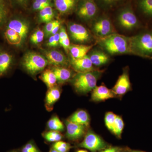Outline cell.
Masks as SVG:
<instances>
[{
    "label": "cell",
    "instance_id": "obj_1",
    "mask_svg": "<svg viewBox=\"0 0 152 152\" xmlns=\"http://www.w3.org/2000/svg\"><path fill=\"white\" fill-rule=\"evenodd\" d=\"M98 44L110 55L132 54L130 38L122 35L113 34L99 38Z\"/></svg>",
    "mask_w": 152,
    "mask_h": 152
},
{
    "label": "cell",
    "instance_id": "obj_2",
    "mask_svg": "<svg viewBox=\"0 0 152 152\" xmlns=\"http://www.w3.org/2000/svg\"><path fill=\"white\" fill-rule=\"evenodd\" d=\"M130 38L132 54L152 59V32H145Z\"/></svg>",
    "mask_w": 152,
    "mask_h": 152
},
{
    "label": "cell",
    "instance_id": "obj_3",
    "mask_svg": "<svg viewBox=\"0 0 152 152\" xmlns=\"http://www.w3.org/2000/svg\"><path fill=\"white\" fill-rule=\"evenodd\" d=\"M102 72L94 70L84 73H78L72 80V85L76 91L87 94L96 86L97 82Z\"/></svg>",
    "mask_w": 152,
    "mask_h": 152
},
{
    "label": "cell",
    "instance_id": "obj_4",
    "mask_svg": "<svg viewBox=\"0 0 152 152\" xmlns=\"http://www.w3.org/2000/svg\"><path fill=\"white\" fill-rule=\"evenodd\" d=\"M22 64L28 72L35 75L44 70L48 62L47 59L41 55L35 52H29L24 56Z\"/></svg>",
    "mask_w": 152,
    "mask_h": 152
},
{
    "label": "cell",
    "instance_id": "obj_5",
    "mask_svg": "<svg viewBox=\"0 0 152 152\" xmlns=\"http://www.w3.org/2000/svg\"><path fill=\"white\" fill-rule=\"evenodd\" d=\"M98 11L99 7L94 0H79L76 8L77 15L86 21L94 19Z\"/></svg>",
    "mask_w": 152,
    "mask_h": 152
},
{
    "label": "cell",
    "instance_id": "obj_6",
    "mask_svg": "<svg viewBox=\"0 0 152 152\" xmlns=\"http://www.w3.org/2000/svg\"><path fill=\"white\" fill-rule=\"evenodd\" d=\"M117 20L123 28L132 30L139 26L138 19L132 9L126 6L121 9L117 17Z\"/></svg>",
    "mask_w": 152,
    "mask_h": 152
},
{
    "label": "cell",
    "instance_id": "obj_7",
    "mask_svg": "<svg viewBox=\"0 0 152 152\" xmlns=\"http://www.w3.org/2000/svg\"><path fill=\"white\" fill-rule=\"evenodd\" d=\"M93 32L99 38L115 34V30L110 19L103 16L96 19L92 26Z\"/></svg>",
    "mask_w": 152,
    "mask_h": 152
},
{
    "label": "cell",
    "instance_id": "obj_8",
    "mask_svg": "<svg viewBox=\"0 0 152 152\" xmlns=\"http://www.w3.org/2000/svg\"><path fill=\"white\" fill-rule=\"evenodd\" d=\"M107 146L103 140L91 132L87 133L83 141L79 145V147L94 152L105 149Z\"/></svg>",
    "mask_w": 152,
    "mask_h": 152
},
{
    "label": "cell",
    "instance_id": "obj_9",
    "mask_svg": "<svg viewBox=\"0 0 152 152\" xmlns=\"http://www.w3.org/2000/svg\"><path fill=\"white\" fill-rule=\"evenodd\" d=\"M69 30L71 37L75 42L84 43L89 42L92 36L83 25L73 23L69 25Z\"/></svg>",
    "mask_w": 152,
    "mask_h": 152
},
{
    "label": "cell",
    "instance_id": "obj_10",
    "mask_svg": "<svg viewBox=\"0 0 152 152\" xmlns=\"http://www.w3.org/2000/svg\"><path fill=\"white\" fill-rule=\"evenodd\" d=\"M67 138L72 141H77L83 137L86 133V127L70 121L67 120L65 121Z\"/></svg>",
    "mask_w": 152,
    "mask_h": 152
},
{
    "label": "cell",
    "instance_id": "obj_11",
    "mask_svg": "<svg viewBox=\"0 0 152 152\" xmlns=\"http://www.w3.org/2000/svg\"><path fill=\"white\" fill-rule=\"evenodd\" d=\"M131 85L129 73L125 70L119 77L112 90L115 95L122 96L129 91L131 88Z\"/></svg>",
    "mask_w": 152,
    "mask_h": 152
},
{
    "label": "cell",
    "instance_id": "obj_12",
    "mask_svg": "<svg viewBox=\"0 0 152 152\" xmlns=\"http://www.w3.org/2000/svg\"><path fill=\"white\" fill-rule=\"evenodd\" d=\"M45 56L48 64L54 66L66 67L69 64L66 57L59 51H49L45 53Z\"/></svg>",
    "mask_w": 152,
    "mask_h": 152
},
{
    "label": "cell",
    "instance_id": "obj_13",
    "mask_svg": "<svg viewBox=\"0 0 152 152\" xmlns=\"http://www.w3.org/2000/svg\"><path fill=\"white\" fill-rule=\"evenodd\" d=\"M71 64L78 73H84L94 70L92 63L88 55L80 58H71Z\"/></svg>",
    "mask_w": 152,
    "mask_h": 152
},
{
    "label": "cell",
    "instance_id": "obj_14",
    "mask_svg": "<svg viewBox=\"0 0 152 152\" xmlns=\"http://www.w3.org/2000/svg\"><path fill=\"white\" fill-rule=\"evenodd\" d=\"M115 95L112 90L109 89L104 85H101L96 86L93 90L91 99L95 102H102L114 98Z\"/></svg>",
    "mask_w": 152,
    "mask_h": 152
},
{
    "label": "cell",
    "instance_id": "obj_15",
    "mask_svg": "<svg viewBox=\"0 0 152 152\" xmlns=\"http://www.w3.org/2000/svg\"><path fill=\"white\" fill-rule=\"evenodd\" d=\"M61 93V89L57 86L48 89L45 99V106L48 111L53 110L55 104L59 99Z\"/></svg>",
    "mask_w": 152,
    "mask_h": 152
},
{
    "label": "cell",
    "instance_id": "obj_16",
    "mask_svg": "<svg viewBox=\"0 0 152 152\" xmlns=\"http://www.w3.org/2000/svg\"><path fill=\"white\" fill-rule=\"evenodd\" d=\"M58 11L61 14H67L76 9L79 0H54Z\"/></svg>",
    "mask_w": 152,
    "mask_h": 152
},
{
    "label": "cell",
    "instance_id": "obj_17",
    "mask_svg": "<svg viewBox=\"0 0 152 152\" xmlns=\"http://www.w3.org/2000/svg\"><path fill=\"white\" fill-rule=\"evenodd\" d=\"M8 28L16 32L22 40L25 39L27 35L29 30L27 24L18 19H14L11 20L9 23Z\"/></svg>",
    "mask_w": 152,
    "mask_h": 152
},
{
    "label": "cell",
    "instance_id": "obj_18",
    "mask_svg": "<svg viewBox=\"0 0 152 152\" xmlns=\"http://www.w3.org/2000/svg\"><path fill=\"white\" fill-rule=\"evenodd\" d=\"M93 47V45H72L69 48V52L72 58H80L87 56Z\"/></svg>",
    "mask_w": 152,
    "mask_h": 152
},
{
    "label": "cell",
    "instance_id": "obj_19",
    "mask_svg": "<svg viewBox=\"0 0 152 152\" xmlns=\"http://www.w3.org/2000/svg\"><path fill=\"white\" fill-rule=\"evenodd\" d=\"M88 56L93 65L96 66L104 65L110 61L109 56L104 52L100 50H94Z\"/></svg>",
    "mask_w": 152,
    "mask_h": 152
},
{
    "label": "cell",
    "instance_id": "obj_20",
    "mask_svg": "<svg viewBox=\"0 0 152 152\" xmlns=\"http://www.w3.org/2000/svg\"><path fill=\"white\" fill-rule=\"evenodd\" d=\"M51 69L54 73L57 82L60 83L68 81L72 77V71L66 67L54 66Z\"/></svg>",
    "mask_w": 152,
    "mask_h": 152
},
{
    "label": "cell",
    "instance_id": "obj_21",
    "mask_svg": "<svg viewBox=\"0 0 152 152\" xmlns=\"http://www.w3.org/2000/svg\"><path fill=\"white\" fill-rule=\"evenodd\" d=\"M67 120L72 122L86 127L89 126V116L87 112L84 110H80L75 112Z\"/></svg>",
    "mask_w": 152,
    "mask_h": 152
},
{
    "label": "cell",
    "instance_id": "obj_22",
    "mask_svg": "<svg viewBox=\"0 0 152 152\" xmlns=\"http://www.w3.org/2000/svg\"><path fill=\"white\" fill-rule=\"evenodd\" d=\"M40 78L49 88L56 86L57 80L54 73L50 69H46L41 75Z\"/></svg>",
    "mask_w": 152,
    "mask_h": 152
},
{
    "label": "cell",
    "instance_id": "obj_23",
    "mask_svg": "<svg viewBox=\"0 0 152 152\" xmlns=\"http://www.w3.org/2000/svg\"><path fill=\"white\" fill-rule=\"evenodd\" d=\"M47 127L49 131L62 132L64 130V124L60 119L58 115L53 116L47 123Z\"/></svg>",
    "mask_w": 152,
    "mask_h": 152
},
{
    "label": "cell",
    "instance_id": "obj_24",
    "mask_svg": "<svg viewBox=\"0 0 152 152\" xmlns=\"http://www.w3.org/2000/svg\"><path fill=\"white\" fill-rule=\"evenodd\" d=\"M12 61V57L7 53H0V76L5 73L10 68Z\"/></svg>",
    "mask_w": 152,
    "mask_h": 152
},
{
    "label": "cell",
    "instance_id": "obj_25",
    "mask_svg": "<svg viewBox=\"0 0 152 152\" xmlns=\"http://www.w3.org/2000/svg\"><path fill=\"white\" fill-rule=\"evenodd\" d=\"M98 7L109 10L115 8L124 1V0H94Z\"/></svg>",
    "mask_w": 152,
    "mask_h": 152
},
{
    "label": "cell",
    "instance_id": "obj_26",
    "mask_svg": "<svg viewBox=\"0 0 152 152\" xmlns=\"http://www.w3.org/2000/svg\"><path fill=\"white\" fill-rule=\"evenodd\" d=\"M137 5L142 13L152 18V0H137Z\"/></svg>",
    "mask_w": 152,
    "mask_h": 152
},
{
    "label": "cell",
    "instance_id": "obj_27",
    "mask_svg": "<svg viewBox=\"0 0 152 152\" xmlns=\"http://www.w3.org/2000/svg\"><path fill=\"white\" fill-rule=\"evenodd\" d=\"M39 18L41 22L48 23L53 20L54 12L52 7H48L39 12Z\"/></svg>",
    "mask_w": 152,
    "mask_h": 152
},
{
    "label": "cell",
    "instance_id": "obj_28",
    "mask_svg": "<svg viewBox=\"0 0 152 152\" xmlns=\"http://www.w3.org/2000/svg\"><path fill=\"white\" fill-rule=\"evenodd\" d=\"M42 136L47 141L50 142H56L61 140L63 138L62 134L61 132L54 131H49L43 133Z\"/></svg>",
    "mask_w": 152,
    "mask_h": 152
},
{
    "label": "cell",
    "instance_id": "obj_29",
    "mask_svg": "<svg viewBox=\"0 0 152 152\" xmlns=\"http://www.w3.org/2000/svg\"><path fill=\"white\" fill-rule=\"evenodd\" d=\"M5 35L9 43L12 45L20 44L22 40L20 37L16 32L9 28L6 31Z\"/></svg>",
    "mask_w": 152,
    "mask_h": 152
},
{
    "label": "cell",
    "instance_id": "obj_30",
    "mask_svg": "<svg viewBox=\"0 0 152 152\" xmlns=\"http://www.w3.org/2000/svg\"><path fill=\"white\" fill-rule=\"evenodd\" d=\"M124 124L122 118L117 115L115 124L112 131V132L116 136H118L119 137H121L124 129Z\"/></svg>",
    "mask_w": 152,
    "mask_h": 152
},
{
    "label": "cell",
    "instance_id": "obj_31",
    "mask_svg": "<svg viewBox=\"0 0 152 152\" xmlns=\"http://www.w3.org/2000/svg\"><path fill=\"white\" fill-rule=\"evenodd\" d=\"M52 148L59 152H68L72 147L69 144L66 142L59 141L54 142Z\"/></svg>",
    "mask_w": 152,
    "mask_h": 152
},
{
    "label": "cell",
    "instance_id": "obj_32",
    "mask_svg": "<svg viewBox=\"0 0 152 152\" xmlns=\"http://www.w3.org/2000/svg\"><path fill=\"white\" fill-rule=\"evenodd\" d=\"M117 115L112 112H108L105 117V122L106 126L111 131L113 130Z\"/></svg>",
    "mask_w": 152,
    "mask_h": 152
},
{
    "label": "cell",
    "instance_id": "obj_33",
    "mask_svg": "<svg viewBox=\"0 0 152 152\" xmlns=\"http://www.w3.org/2000/svg\"><path fill=\"white\" fill-rule=\"evenodd\" d=\"M45 34L41 29H38L35 31L31 36V42L34 44L40 43L43 40Z\"/></svg>",
    "mask_w": 152,
    "mask_h": 152
},
{
    "label": "cell",
    "instance_id": "obj_34",
    "mask_svg": "<svg viewBox=\"0 0 152 152\" xmlns=\"http://www.w3.org/2000/svg\"><path fill=\"white\" fill-rule=\"evenodd\" d=\"M21 152H42L33 141L28 142L22 148Z\"/></svg>",
    "mask_w": 152,
    "mask_h": 152
},
{
    "label": "cell",
    "instance_id": "obj_35",
    "mask_svg": "<svg viewBox=\"0 0 152 152\" xmlns=\"http://www.w3.org/2000/svg\"><path fill=\"white\" fill-rule=\"evenodd\" d=\"M8 10L5 4H0V23H2L7 17Z\"/></svg>",
    "mask_w": 152,
    "mask_h": 152
},
{
    "label": "cell",
    "instance_id": "obj_36",
    "mask_svg": "<svg viewBox=\"0 0 152 152\" xmlns=\"http://www.w3.org/2000/svg\"><path fill=\"white\" fill-rule=\"evenodd\" d=\"M57 21L58 20H52L47 23L45 26V33L47 37L50 36L52 30L56 24Z\"/></svg>",
    "mask_w": 152,
    "mask_h": 152
},
{
    "label": "cell",
    "instance_id": "obj_37",
    "mask_svg": "<svg viewBox=\"0 0 152 152\" xmlns=\"http://www.w3.org/2000/svg\"><path fill=\"white\" fill-rule=\"evenodd\" d=\"M59 44L66 52H69V48L70 46L69 38L68 37L59 41Z\"/></svg>",
    "mask_w": 152,
    "mask_h": 152
},
{
    "label": "cell",
    "instance_id": "obj_38",
    "mask_svg": "<svg viewBox=\"0 0 152 152\" xmlns=\"http://www.w3.org/2000/svg\"><path fill=\"white\" fill-rule=\"evenodd\" d=\"M59 34L60 40L69 37V36L68 35L65 28L63 26H62L60 28Z\"/></svg>",
    "mask_w": 152,
    "mask_h": 152
},
{
    "label": "cell",
    "instance_id": "obj_39",
    "mask_svg": "<svg viewBox=\"0 0 152 152\" xmlns=\"http://www.w3.org/2000/svg\"><path fill=\"white\" fill-rule=\"evenodd\" d=\"M18 5L25 7L27 6L30 0H12Z\"/></svg>",
    "mask_w": 152,
    "mask_h": 152
},
{
    "label": "cell",
    "instance_id": "obj_40",
    "mask_svg": "<svg viewBox=\"0 0 152 152\" xmlns=\"http://www.w3.org/2000/svg\"><path fill=\"white\" fill-rule=\"evenodd\" d=\"M60 26H61V22L58 20L56 24L55 25L53 28L52 30L51 33L50 34V36L54 35L57 34L58 33V31L60 29Z\"/></svg>",
    "mask_w": 152,
    "mask_h": 152
},
{
    "label": "cell",
    "instance_id": "obj_41",
    "mask_svg": "<svg viewBox=\"0 0 152 152\" xmlns=\"http://www.w3.org/2000/svg\"><path fill=\"white\" fill-rule=\"evenodd\" d=\"M54 42L53 47H56L59 44L60 37L59 33H57L54 35Z\"/></svg>",
    "mask_w": 152,
    "mask_h": 152
},
{
    "label": "cell",
    "instance_id": "obj_42",
    "mask_svg": "<svg viewBox=\"0 0 152 152\" xmlns=\"http://www.w3.org/2000/svg\"><path fill=\"white\" fill-rule=\"evenodd\" d=\"M54 42V35L50 36L48 42L47 43V45L50 47H53Z\"/></svg>",
    "mask_w": 152,
    "mask_h": 152
},
{
    "label": "cell",
    "instance_id": "obj_43",
    "mask_svg": "<svg viewBox=\"0 0 152 152\" xmlns=\"http://www.w3.org/2000/svg\"><path fill=\"white\" fill-rule=\"evenodd\" d=\"M111 149L112 148H109L106 149H104L103 150V151H101L100 152H111Z\"/></svg>",
    "mask_w": 152,
    "mask_h": 152
},
{
    "label": "cell",
    "instance_id": "obj_44",
    "mask_svg": "<svg viewBox=\"0 0 152 152\" xmlns=\"http://www.w3.org/2000/svg\"><path fill=\"white\" fill-rule=\"evenodd\" d=\"M49 152H59L58 151H56V150H55V149H54L53 148H51V149L50 150V151Z\"/></svg>",
    "mask_w": 152,
    "mask_h": 152
},
{
    "label": "cell",
    "instance_id": "obj_45",
    "mask_svg": "<svg viewBox=\"0 0 152 152\" xmlns=\"http://www.w3.org/2000/svg\"><path fill=\"white\" fill-rule=\"evenodd\" d=\"M77 152H88L87 151H86V150H79Z\"/></svg>",
    "mask_w": 152,
    "mask_h": 152
},
{
    "label": "cell",
    "instance_id": "obj_46",
    "mask_svg": "<svg viewBox=\"0 0 152 152\" xmlns=\"http://www.w3.org/2000/svg\"><path fill=\"white\" fill-rule=\"evenodd\" d=\"M5 4V0H0V4Z\"/></svg>",
    "mask_w": 152,
    "mask_h": 152
},
{
    "label": "cell",
    "instance_id": "obj_47",
    "mask_svg": "<svg viewBox=\"0 0 152 152\" xmlns=\"http://www.w3.org/2000/svg\"><path fill=\"white\" fill-rule=\"evenodd\" d=\"M132 152H145L144 151H132Z\"/></svg>",
    "mask_w": 152,
    "mask_h": 152
},
{
    "label": "cell",
    "instance_id": "obj_48",
    "mask_svg": "<svg viewBox=\"0 0 152 152\" xmlns=\"http://www.w3.org/2000/svg\"><path fill=\"white\" fill-rule=\"evenodd\" d=\"M18 152L17 151H11V152Z\"/></svg>",
    "mask_w": 152,
    "mask_h": 152
}]
</instances>
